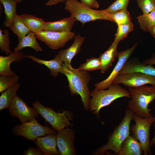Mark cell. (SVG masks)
<instances>
[{
    "label": "cell",
    "instance_id": "cell-36",
    "mask_svg": "<svg viewBox=\"0 0 155 155\" xmlns=\"http://www.w3.org/2000/svg\"><path fill=\"white\" fill-rule=\"evenodd\" d=\"M24 154L25 155H42V152L38 148H36L32 147L24 152Z\"/></svg>",
    "mask_w": 155,
    "mask_h": 155
},
{
    "label": "cell",
    "instance_id": "cell-21",
    "mask_svg": "<svg viewBox=\"0 0 155 155\" xmlns=\"http://www.w3.org/2000/svg\"><path fill=\"white\" fill-rule=\"evenodd\" d=\"M26 57L31 59L33 61L38 64L45 65L50 70L51 75L54 77L57 76L62 69L63 62L57 54L54 59L49 61L42 60L33 55H26Z\"/></svg>",
    "mask_w": 155,
    "mask_h": 155
},
{
    "label": "cell",
    "instance_id": "cell-28",
    "mask_svg": "<svg viewBox=\"0 0 155 155\" xmlns=\"http://www.w3.org/2000/svg\"><path fill=\"white\" fill-rule=\"evenodd\" d=\"M111 13L113 22L115 23L117 26L131 22L130 14L127 9Z\"/></svg>",
    "mask_w": 155,
    "mask_h": 155
},
{
    "label": "cell",
    "instance_id": "cell-18",
    "mask_svg": "<svg viewBox=\"0 0 155 155\" xmlns=\"http://www.w3.org/2000/svg\"><path fill=\"white\" fill-rule=\"evenodd\" d=\"M143 153L140 142L129 135L122 143L118 155H141Z\"/></svg>",
    "mask_w": 155,
    "mask_h": 155
},
{
    "label": "cell",
    "instance_id": "cell-17",
    "mask_svg": "<svg viewBox=\"0 0 155 155\" xmlns=\"http://www.w3.org/2000/svg\"><path fill=\"white\" fill-rule=\"evenodd\" d=\"M72 44L68 48L58 52V55L64 63L71 64V60L79 53L81 46L84 41L85 37L79 34L75 35Z\"/></svg>",
    "mask_w": 155,
    "mask_h": 155
},
{
    "label": "cell",
    "instance_id": "cell-32",
    "mask_svg": "<svg viewBox=\"0 0 155 155\" xmlns=\"http://www.w3.org/2000/svg\"><path fill=\"white\" fill-rule=\"evenodd\" d=\"M19 76L15 75L9 76L0 75V92L1 93L17 82Z\"/></svg>",
    "mask_w": 155,
    "mask_h": 155
},
{
    "label": "cell",
    "instance_id": "cell-30",
    "mask_svg": "<svg viewBox=\"0 0 155 155\" xmlns=\"http://www.w3.org/2000/svg\"><path fill=\"white\" fill-rule=\"evenodd\" d=\"M133 25L131 22L118 26L114 40L119 42L126 38L128 33L133 30Z\"/></svg>",
    "mask_w": 155,
    "mask_h": 155
},
{
    "label": "cell",
    "instance_id": "cell-12",
    "mask_svg": "<svg viewBox=\"0 0 155 155\" xmlns=\"http://www.w3.org/2000/svg\"><path fill=\"white\" fill-rule=\"evenodd\" d=\"M75 131L69 127L59 131L56 135V144L59 155H75Z\"/></svg>",
    "mask_w": 155,
    "mask_h": 155
},
{
    "label": "cell",
    "instance_id": "cell-29",
    "mask_svg": "<svg viewBox=\"0 0 155 155\" xmlns=\"http://www.w3.org/2000/svg\"><path fill=\"white\" fill-rule=\"evenodd\" d=\"M11 42L9 40V30L0 29V49L3 53L9 55L12 53L10 49Z\"/></svg>",
    "mask_w": 155,
    "mask_h": 155
},
{
    "label": "cell",
    "instance_id": "cell-37",
    "mask_svg": "<svg viewBox=\"0 0 155 155\" xmlns=\"http://www.w3.org/2000/svg\"><path fill=\"white\" fill-rule=\"evenodd\" d=\"M67 0H49L45 3L46 5L51 6L66 1Z\"/></svg>",
    "mask_w": 155,
    "mask_h": 155
},
{
    "label": "cell",
    "instance_id": "cell-4",
    "mask_svg": "<svg viewBox=\"0 0 155 155\" xmlns=\"http://www.w3.org/2000/svg\"><path fill=\"white\" fill-rule=\"evenodd\" d=\"M89 110L99 118V112L102 108L110 105L116 99L122 97L131 98L129 91L119 84H112L106 90H93L91 92Z\"/></svg>",
    "mask_w": 155,
    "mask_h": 155
},
{
    "label": "cell",
    "instance_id": "cell-41",
    "mask_svg": "<svg viewBox=\"0 0 155 155\" xmlns=\"http://www.w3.org/2000/svg\"><path fill=\"white\" fill-rule=\"evenodd\" d=\"M18 2V3H20L23 0H16Z\"/></svg>",
    "mask_w": 155,
    "mask_h": 155
},
{
    "label": "cell",
    "instance_id": "cell-35",
    "mask_svg": "<svg viewBox=\"0 0 155 155\" xmlns=\"http://www.w3.org/2000/svg\"><path fill=\"white\" fill-rule=\"evenodd\" d=\"M81 3L84 5L90 8L97 9L99 5L96 0H80Z\"/></svg>",
    "mask_w": 155,
    "mask_h": 155
},
{
    "label": "cell",
    "instance_id": "cell-34",
    "mask_svg": "<svg viewBox=\"0 0 155 155\" xmlns=\"http://www.w3.org/2000/svg\"><path fill=\"white\" fill-rule=\"evenodd\" d=\"M143 14L149 13L155 9V0H136Z\"/></svg>",
    "mask_w": 155,
    "mask_h": 155
},
{
    "label": "cell",
    "instance_id": "cell-3",
    "mask_svg": "<svg viewBox=\"0 0 155 155\" xmlns=\"http://www.w3.org/2000/svg\"><path fill=\"white\" fill-rule=\"evenodd\" d=\"M134 118V113L129 109L126 110L121 121L109 135L107 142L95 150L93 154L103 155L111 150L118 155L122 143L129 135L130 123Z\"/></svg>",
    "mask_w": 155,
    "mask_h": 155
},
{
    "label": "cell",
    "instance_id": "cell-5",
    "mask_svg": "<svg viewBox=\"0 0 155 155\" xmlns=\"http://www.w3.org/2000/svg\"><path fill=\"white\" fill-rule=\"evenodd\" d=\"M65 9L69 12L70 16L83 25L86 22L97 20H104L113 22L111 13L105 9L96 10L88 7L77 0H67L65 1Z\"/></svg>",
    "mask_w": 155,
    "mask_h": 155
},
{
    "label": "cell",
    "instance_id": "cell-8",
    "mask_svg": "<svg viewBox=\"0 0 155 155\" xmlns=\"http://www.w3.org/2000/svg\"><path fill=\"white\" fill-rule=\"evenodd\" d=\"M55 131L49 126H44L41 125L36 119L17 125L12 129L14 135L21 136L32 141H34L38 137L42 136L56 135Z\"/></svg>",
    "mask_w": 155,
    "mask_h": 155
},
{
    "label": "cell",
    "instance_id": "cell-16",
    "mask_svg": "<svg viewBox=\"0 0 155 155\" xmlns=\"http://www.w3.org/2000/svg\"><path fill=\"white\" fill-rule=\"evenodd\" d=\"M137 72L155 77V68L151 64H145L139 61L127 60L124 64L119 74Z\"/></svg>",
    "mask_w": 155,
    "mask_h": 155
},
{
    "label": "cell",
    "instance_id": "cell-11",
    "mask_svg": "<svg viewBox=\"0 0 155 155\" xmlns=\"http://www.w3.org/2000/svg\"><path fill=\"white\" fill-rule=\"evenodd\" d=\"M8 108L10 115L18 118L21 123L36 119L38 115L36 110L29 106L23 100L17 95Z\"/></svg>",
    "mask_w": 155,
    "mask_h": 155
},
{
    "label": "cell",
    "instance_id": "cell-22",
    "mask_svg": "<svg viewBox=\"0 0 155 155\" xmlns=\"http://www.w3.org/2000/svg\"><path fill=\"white\" fill-rule=\"evenodd\" d=\"M20 16L30 32L36 34L44 30L46 22L43 19L26 13Z\"/></svg>",
    "mask_w": 155,
    "mask_h": 155
},
{
    "label": "cell",
    "instance_id": "cell-26",
    "mask_svg": "<svg viewBox=\"0 0 155 155\" xmlns=\"http://www.w3.org/2000/svg\"><path fill=\"white\" fill-rule=\"evenodd\" d=\"M10 29L17 36L19 40L30 32L22 20L20 15L17 14L15 16L13 24Z\"/></svg>",
    "mask_w": 155,
    "mask_h": 155
},
{
    "label": "cell",
    "instance_id": "cell-14",
    "mask_svg": "<svg viewBox=\"0 0 155 155\" xmlns=\"http://www.w3.org/2000/svg\"><path fill=\"white\" fill-rule=\"evenodd\" d=\"M35 142L42 155H59L57 148L56 135H48L39 137L36 139Z\"/></svg>",
    "mask_w": 155,
    "mask_h": 155
},
{
    "label": "cell",
    "instance_id": "cell-7",
    "mask_svg": "<svg viewBox=\"0 0 155 155\" xmlns=\"http://www.w3.org/2000/svg\"><path fill=\"white\" fill-rule=\"evenodd\" d=\"M135 124L130 126L131 136L140 143L144 155H151L150 135L151 126L155 122V117L152 116L143 118L134 114Z\"/></svg>",
    "mask_w": 155,
    "mask_h": 155
},
{
    "label": "cell",
    "instance_id": "cell-9",
    "mask_svg": "<svg viewBox=\"0 0 155 155\" xmlns=\"http://www.w3.org/2000/svg\"><path fill=\"white\" fill-rule=\"evenodd\" d=\"M35 34L37 39L53 50L63 47L67 42L71 40L75 35V34L71 31L59 32L46 30Z\"/></svg>",
    "mask_w": 155,
    "mask_h": 155
},
{
    "label": "cell",
    "instance_id": "cell-25",
    "mask_svg": "<svg viewBox=\"0 0 155 155\" xmlns=\"http://www.w3.org/2000/svg\"><path fill=\"white\" fill-rule=\"evenodd\" d=\"M20 87L18 82L1 92L0 96V111L8 108L15 97Z\"/></svg>",
    "mask_w": 155,
    "mask_h": 155
},
{
    "label": "cell",
    "instance_id": "cell-24",
    "mask_svg": "<svg viewBox=\"0 0 155 155\" xmlns=\"http://www.w3.org/2000/svg\"><path fill=\"white\" fill-rule=\"evenodd\" d=\"M35 34L30 32L27 35L19 40L17 46L14 48V51L18 52L26 47L32 48L36 52H42L43 49L36 40Z\"/></svg>",
    "mask_w": 155,
    "mask_h": 155
},
{
    "label": "cell",
    "instance_id": "cell-27",
    "mask_svg": "<svg viewBox=\"0 0 155 155\" xmlns=\"http://www.w3.org/2000/svg\"><path fill=\"white\" fill-rule=\"evenodd\" d=\"M137 19L141 28L148 32L149 29L155 25V9L150 13L138 16Z\"/></svg>",
    "mask_w": 155,
    "mask_h": 155
},
{
    "label": "cell",
    "instance_id": "cell-6",
    "mask_svg": "<svg viewBox=\"0 0 155 155\" xmlns=\"http://www.w3.org/2000/svg\"><path fill=\"white\" fill-rule=\"evenodd\" d=\"M32 106L51 126L52 129L59 131L72 125L70 121L73 119V114L69 111L64 110L60 113L55 112L48 106L45 107L38 100L32 103Z\"/></svg>",
    "mask_w": 155,
    "mask_h": 155
},
{
    "label": "cell",
    "instance_id": "cell-40",
    "mask_svg": "<svg viewBox=\"0 0 155 155\" xmlns=\"http://www.w3.org/2000/svg\"><path fill=\"white\" fill-rule=\"evenodd\" d=\"M153 124V127L155 129V133L154 136L150 141V144L151 147L155 144V122Z\"/></svg>",
    "mask_w": 155,
    "mask_h": 155
},
{
    "label": "cell",
    "instance_id": "cell-33",
    "mask_svg": "<svg viewBox=\"0 0 155 155\" xmlns=\"http://www.w3.org/2000/svg\"><path fill=\"white\" fill-rule=\"evenodd\" d=\"M129 0H116L105 10L108 13H112L127 9Z\"/></svg>",
    "mask_w": 155,
    "mask_h": 155
},
{
    "label": "cell",
    "instance_id": "cell-38",
    "mask_svg": "<svg viewBox=\"0 0 155 155\" xmlns=\"http://www.w3.org/2000/svg\"><path fill=\"white\" fill-rule=\"evenodd\" d=\"M143 63L145 64H155V54L151 58L144 60Z\"/></svg>",
    "mask_w": 155,
    "mask_h": 155
},
{
    "label": "cell",
    "instance_id": "cell-10",
    "mask_svg": "<svg viewBox=\"0 0 155 155\" xmlns=\"http://www.w3.org/2000/svg\"><path fill=\"white\" fill-rule=\"evenodd\" d=\"M120 84L129 88L138 87L148 84L155 86V77L137 72L119 74L112 84Z\"/></svg>",
    "mask_w": 155,
    "mask_h": 155
},
{
    "label": "cell",
    "instance_id": "cell-15",
    "mask_svg": "<svg viewBox=\"0 0 155 155\" xmlns=\"http://www.w3.org/2000/svg\"><path fill=\"white\" fill-rule=\"evenodd\" d=\"M22 52L13 51L7 56H0V74L5 76L16 75L11 69L10 64L13 62L19 63L26 58Z\"/></svg>",
    "mask_w": 155,
    "mask_h": 155
},
{
    "label": "cell",
    "instance_id": "cell-13",
    "mask_svg": "<svg viewBox=\"0 0 155 155\" xmlns=\"http://www.w3.org/2000/svg\"><path fill=\"white\" fill-rule=\"evenodd\" d=\"M137 45V44L136 43L131 47L119 53L118 62L111 74L106 79L94 84V90L105 89L110 87Z\"/></svg>",
    "mask_w": 155,
    "mask_h": 155
},
{
    "label": "cell",
    "instance_id": "cell-20",
    "mask_svg": "<svg viewBox=\"0 0 155 155\" xmlns=\"http://www.w3.org/2000/svg\"><path fill=\"white\" fill-rule=\"evenodd\" d=\"M75 20L72 17L52 22H46L44 30L59 32L70 31Z\"/></svg>",
    "mask_w": 155,
    "mask_h": 155
},
{
    "label": "cell",
    "instance_id": "cell-2",
    "mask_svg": "<svg viewBox=\"0 0 155 155\" xmlns=\"http://www.w3.org/2000/svg\"><path fill=\"white\" fill-rule=\"evenodd\" d=\"M129 90L131 98L127 105L129 109L139 117L145 118L152 116L148 106L155 100V86L145 85L129 88Z\"/></svg>",
    "mask_w": 155,
    "mask_h": 155
},
{
    "label": "cell",
    "instance_id": "cell-39",
    "mask_svg": "<svg viewBox=\"0 0 155 155\" xmlns=\"http://www.w3.org/2000/svg\"><path fill=\"white\" fill-rule=\"evenodd\" d=\"M148 32L151 35L155 38V25L151 27L149 29Z\"/></svg>",
    "mask_w": 155,
    "mask_h": 155
},
{
    "label": "cell",
    "instance_id": "cell-1",
    "mask_svg": "<svg viewBox=\"0 0 155 155\" xmlns=\"http://www.w3.org/2000/svg\"><path fill=\"white\" fill-rule=\"evenodd\" d=\"M67 77L69 82L70 92L72 96L79 94L85 110H89L91 92L88 84L91 80L90 74L86 71H82L75 69L71 64L64 63L60 72Z\"/></svg>",
    "mask_w": 155,
    "mask_h": 155
},
{
    "label": "cell",
    "instance_id": "cell-23",
    "mask_svg": "<svg viewBox=\"0 0 155 155\" xmlns=\"http://www.w3.org/2000/svg\"><path fill=\"white\" fill-rule=\"evenodd\" d=\"M0 2L3 7L5 16L3 24L10 28L17 14L16 7L18 2L16 0H0Z\"/></svg>",
    "mask_w": 155,
    "mask_h": 155
},
{
    "label": "cell",
    "instance_id": "cell-31",
    "mask_svg": "<svg viewBox=\"0 0 155 155\" xmlns=\"http://www.w3.org/2000/svg\"><path fill=\"white\" fill-rule=\"evenodd\" d=\"M101 66V62L99 57H92L87 59L85 63L81 64L77 69L80 71H91L100 69Z\"/></svg>",
    "mask_w": 155,
    "mask_h": 155
},
{
    "label": "cell",
    "instance_id": "cell-19",
    "mask_svg": "<svg viewBox=\"0 0 155 155\" xmlns=\"http://www.w3.org/2000/svg\"><path fill=\"white\" fill-rule=\"evenodd\" d=\"M119 42L114 40L108 49L100 55L101 66L100 69L102 73L105 72L112 65L115 58L118 57L119 53L117 51V46Z\"/></svg>",
    "mask_w": 155,
    "mask_h": 155
}]
</instances>
